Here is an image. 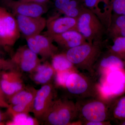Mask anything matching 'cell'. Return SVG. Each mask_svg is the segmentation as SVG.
I'll return each instance as SVG.
<instances>
[{
	"instance_id": "3",
	"label": "cell",
	"mask_w": 125,
	"mask_h": 125,
	"mask_svg": "<svg viewBox=\"0 0 125 125\" xmlns=\"http://www.w3.org/2000/svg\"><path fill=\"white\" fill-rule=\"evenodd\" d=\"M99 85L101 97L111 102L125 92V66H113L101 74Z\"/></svg>"
},
{
	"instance_id": "26",
	"label": "cell",
	"mask_w": 125,
	"mask_h": 125,
	"mask_svg": "<svg viewBox=\"0 0 125 125\" xmlns=\"http://www.w3.org/2000/svg\"><path fill=\"white\" fill-rule=\"evenodd\" d=\"M15 65L11 60L4 59L0 55V70L3 71L15 70Z\"/></svg>"
},
{
	"instance_id": "23",
	"label": "cell",
	"mask_w": 125,
	"mask_h": 125,
	"mask_svg": "<svg viewBox=\"0 0 125 125\" xmlns=\"http://www.w3.org/2000/svg\"><path fill=\"white\" fill-rule=\"evenodd\" d=\"M28 113H20L14 114L12 120L7 123V125H38L36 118L30 116Z\"/></svg>"
},
{
	"instance_id": "17",
	"label": "cell",
	"mask_w": 125,
	"mask_h": 125,
	"mask_svg": "<svg viewBox=\"0 0 125 125\" xmlns=\"http://www.w3.org/2000/svg\"><path fill=\"white\" fill-rule=\"evenodd\" d=\"M106 36L112 40L116 38L125 37V15L113 14Z\"/></svg>"
},
{
	"instance_id": "20",
	"label": "cell",
	"mask_w": 125,
	"mask_h": 125,
	"mask_svg": "<svg viewBox=\"0 0 125 125\" xmlns=\"http://www.w3.org/2000/svg\"><path fill=\"white\" fill-rule=\"evenodd\" d=\"M123 121L125 120V95L114 101L109 106V118Z\"/></svg>"
},
{
	"instance_id": "30",
	"label": "cell",
	"mask_w": 125,
	"mask_h": 125,
	"mask_svg": "<svg viewBox=\"0 0 125 125\" xmlns=\"http://www.w3.org/2000/svg\"><path fill=\"white\" fill-rule=\"evenodd\" d=\"M22 2H33L40 4H46L49 0H19Z\"/></svg>"
},
{
	"instance_id": "25",
	"label": "cell",
	"mask_w": 125,
	"mask_h": 125,
	"mask_svg": "<svg viewBox=\"0 0 125 125\" xmlns=\"http://www.w3.org/2000/svg\"><path fill=\"white\" fill-rule=\"evenodd\" d=\"M112 7L113 13L125 15V0H112Z\"/></svg>"
},
{
	"instance_id": "11",
	"label": "cell",
	"mask_w": 125,
	"mask_h": 125,
	"mask_svg": "<svg viewBox=\"0 0 125 125\" xmlns=\"http://www.w3.org/2000/svg\"><path fill=\"white\" fill-rule=\"evenodd\" d=\"M11 60L16 67L25 72L34 71L41 62L38 55L25 46L19 48Z\"/></svg>"
},
{
	"instance_id": "31",
	"label": "cell",
	"mask_w": 125,
	"mask_h": 125,
	"mask_svg": "<svg viewBox=\"0 0 125 125\" xmlns=\"http://www.w3.org/2000/svg\"><path fill=\"white\" fill-rule=\"evenodd\" d=\"M102 0L107 5L112 7V0Z\"/></svg>"
},
{
	"instance_id": "6",
	"label": "cell",
	"mask_w": 125,
	"mask_h": 125,
	"mask_svg": "<svg viewBox=\"0 0 125 125\" xmlns=\"http://www.w3.org/2000/svg\"><path fill=\"white\" fill-rule=\"evenodd\" d=\"M78 118L84 122H104L109 118V106L108 101L99 97L89 98L77 102Z\"/></svg>"
},
{
	"instance_id": "13",
	"label": "cell",
	"mask_w": 125,
	"mask_h": 125,
	"mask_svg": "<svg viewBox=\"0 0 125 125\" xmlns=\"http://www.w3.org/2000/svg\"><path fill=\"white\" fill-rule=\"evenodd\" d=\"M46 27L47 31L45 35L51 38L66 31L77 30V19L65 16H55L47 21Z\"/></svg>"
},
{
	"instance_id": "29",
	"label": "cell",
	"mask_w": 125,
	"mask_h": 125,
	"mask_svg": "<svg viewBox=\"0 0 125 125\" xmlns=\"http://www.w3.org/2000/svg\"><path fill=\"white\" fill-rule=\"evenodd\" d=\"M111 123L108 121L104 122H87L83 123L85 125H110Z\"/></svg>"
},
{
	"instance_id": "24",
	"label": "cell",
	"mask_w": 125,
	"mask_h": 125,
	"mask_svg": "<svg viewBox=\"0 0 125 125\" xmlns=\"http://www.w3.org/2000/svg\"><path fill=\"white\" fill-rule=\"evenodd\" d=\"M74 71H76L69 70L55 72V74L54 76L56 84L58 86L65 88L67 78L72 72Z\"/></svg>"
},
{
	"instance_id": "2",
	"label": "cell",
	"mask_w": 125,
	"mask_h": 125,
	"mask_svg": "<svg viewBox=\"0 0 125 125\" xmlns=\"http://www.w3.org/2000/svg\"><path fill=\"white\" fill-rule=\"evenodd\" d=\"M95 78L79 71L73 72L67 78L65 88L78 101L94 97L101 98L99 85Z\"/></svg>"
},
{
	"instance_id": "34",
	"label": "cell",
	"mask_w": 125,
	"mask_h": 125,
	"mask_svg": "<svg viewBox=\"0 0 125 125\" xmlns=\"http://www.w3.org/2000/svg\"><path fill=\"white\" fill-rule=\"evenodd\" d=\"M1 71L0 70V80L1 76ZM0 89H1L0 87Z\"/></svg>"
},
{
	"instance_id": "10",
	"label": "cell",
	"mask_w": 125,
	"mask_h": 125,
	"mask_svg": "<svg viewBox=\"0 0 125 125\" xmlns=\"http://www.w3.org/2000/svg\"><path fill=\"white\" fill-rule=\"evenodd\" d=\"M7 0V6L11 10L14 15L37 18L42 16L47 10L45 4L22 2L20 0Z\"/></svg>"
},
{
	"instance_id": "21",
	"label": "cell",
	"mask_w": 125,
	"mask_h": 125,
	"mask_svg": "<svg viewBox=\"0 0 125 125\" xmlns=\"http://www.w3.org/2000/svg\"><path fill=\"white\" fill-rule=\"evenodd\" d=\"M85 7L83 0H71L66 6L59 12L65 16L77 19Z\"/></svg>"
},
{
	"instance_id": "16",
	"label": "cell",
	"mask_w": 125,
	"mask_h": 125,
	"mask_svg": "<svg viewBox=\"0 0 125 125\" xmlns=\"http://www.w3.org/2000/svg\"><path fill=\"white\" fill-rule=\"evenodd\" d=\"M36 92L33 88H24L8 98L9 104L26 107L31 112Z\"/></svg>"
},
{
	"instance_id": "19",
	"label": "cell",
	"mask_w": 125,
	"mask_h": 125,
	"mask_svg": "<svg viewBox=\"0 0 125 125\" xmlns=\"http://www.w3.org/2000/svg\"><path fill=\"white\" fill-rule=\"evenodd\" d=\"M51 65L55 72L79 71L66 57L65 52L57 53L52 57Z\"/></svg>"
},
{
	"instance_id": "15",
	"label": "cell",
	"mask_w": 125,
	"mask_h": 125,
	"mask_svg": "<svg viewBox=\"0 0 125 125\" xmlns=\"http://www.w3.org/2000/svg\"><path fill=\"white\" fill-rule=\"evenodd\" d=\"M37 42L36 54L45 60L58 53V48L53 43L51 38L46 35L39 34L34 36Z\"/></svg>"
},
{
	"instance_id": "1",
	"label": "cell",
	"mask_w": 125,
	"mask_h": 125,
	"mask_svg": "<svg viewBox=\"0 0 125 125\" xmlns=\"http://www.w3.org/2000/svg\"><path fill=\"white\" fill-rule=\"evenodd\" d=\"M104 42H87L67 50L65 54L78 70L86 72L95 77L94 67L103 53Z\"/></svg>"
},
{
	"instance_id": "18",
	"label": "cell",
	"mask_w": 125,
	"mask_h": 125,
	"mask_svg": "<svg viewBox=\"0 0 125 125\" xmlns=\"http://www.w3.org/2000/svg\"><path fill=\"white\" fill-rule=\"evenodd\" d=\"M34 71L35 73L33 76V80L40 84H46L55 76V71L51 64L47 62L43 64L40 63Z\"/></svg>"
},
{
	"instance_id": "8",
	"label": "cell",
	"mask_w": 125,
	"mask_h": 125,
	"mask_svg": "<svg viewBox=\"0 0 125 125\" xmlns=\"http://www.w3.org/2000/svg\"><path fill=\"white\" fill-rule=\"evenodd\" d=\"M54 87L50 84L42 85L37 90L32 112L37 118H42L55 101Z\"/></svg>"
},
{
	"instance_id": "7",
	"label": "cell",
	"mask_w": 125,
	"mask_h": 125,
	"mask_svg": "<svg viewBox=\"0 0 125 125\" xmlns=\"http://www.w3.org/2000/svg\"><path fill=\"white\" fill-rule=\"evenodd\" d=\"M20 34L14 15L0 6V46H13L20 37Z\"/></svg>"
},
{
	"instance_id": "33",
	"label": "cell",
	"mask_w": 125,
	"mask_h": 125,
	"mask_svg": "<svg viewBox=\"0 0 125 125\" xmlns=\"http://www.w3.org/2000/svg\"><path fill=\"white\" fill-rule=\"evenodd\" d=\"M120 124L121 125H125V120L121 122V123Z\"/></svg>"
},
{
	"instance_id": "9",
	"label": "cell",
	"mask_w": 125,
	"mask_h": 125,
	"mask_svg": "<svg viewBox=\"0 0 125 125\" xmlns=\"http://www.w3.org/2000/svg\"><path fill=\"white\" fill-rule=\"evenodd\" d=\"M15 16L20 31L25 38L40 34L46 27L47 20L42 16L35 18Z\"/></svg>"
},
{
	"instance_id": "22",
	"label": "cell",
	"mask_w": 125,
	"mask_h": 125,
	"mask_svg": "<svg viewBox=\"0 0 125 125\" xmlns=\"http://www.w3.org/2000/svg\"><path fill=\"white\" fill-rule=\"evenodd\" d=\"M112 40V45L106 52L117 57L125 64V37L116 38Z\"/></svg>"
},
{
	"instance_id": "14",
	"label": "cell",
	"mask_w": 125,
	"mask_h": 125,
	"mask_svg": "<svg viewBox=\"0 0 125 125\" xmlns=\"http://www.w3.org/2000/svg\"><path fill=\"white\" fill-rule=\"evenodd\" d=\"M51 38L53 42L66 51L87 42L77 30L66 31Z\"/></svg>"
},
{
	"instance_id": "12",
	"label": "cell",
	"mask_w": 125,
	"mask_h": 125,
	"mask_svg": "<svg viewBox=\"0 0 125 125\" xmlns=\"http://www.w3.org/2000/svg\"><path fill=\"white\" fill-rule=\"evenodd\" d=\"M19 74L15 70L1 72L0 87L8 98L24 88Z\"/></svg>"
},
{
	"instance_id": "28",
	"label": "cell",
	"mask_w": 125,
	"mask_h": 125,
	"mask_svg": "<svg viewBox=\"0 0 125 125\" xmlns=\"http://www.w3.org/2000/svg\"><path fill=\"white\" fill-rule=\"evenodd\" d=\"M5 96L2 93L1 89H0V107L8 108L10 105L9 103L6 101Z\"/></svg>"
},
{
	"instance_id": "27",
	"label": "cell",
	"mask_w": 125,
	"mask_h": 125,
	"mask_svg": "<svg viewBox=\"0 0 125 125\" xmlns=\"http://www.w3.org/2000/svg\"><path fill=\"white\" fill-rule=\"evenodd\" d=\"M71 0H55L54 5L59 11L62 10L70 2Z\"/></svg>"
},
{
	"instance_id": "32",
	"label": "cell",
	"mask_w": 125,
	"mask_h": 125,
	"mask_svg": "<svg viewBox=\"0 0 125 125\" xmlns=\"http://www.w3.org/2000/svg\"><path fill=\"white\" fill-rule=\"evenodd\" d=\"M5 114L2 113L0 111V124H2V121L5 120Z\"/></svg>"
},
{
	"instance_id": "4",
	"label": "cell",
	"mask_w": 125,
	"mask_h": 125,
	"mask_svg": "<svg viewBox=\"0 0 125 125\" xmlns=\"http://www.w3.org/2000/svg\"><path fill=\"white\" fill-rule=\"evenodd\" d=\"M42 118L50 125L75 124L73 121L78 118L77 103L65 99H56Z\"/></svg>"
},
{
	"instance_id": "5",
	"label": "cell",
	"mask_w": 125,
	"mask_h": 125,
	"mask_svg": "<svg viewBox=\"0 0 125 125\" xmlns=\"http://www.w3.org/2000/svg\"><path fill=\"white\" fill-rule=\"evenodd\" d=\"M76 19L77 30L87 42L104 41L106 28L93 11L85 7Z\"/></svg>"
}]
</instances>
